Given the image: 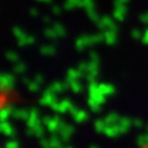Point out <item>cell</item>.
Returning <instances> with one entry per match:
<instances>
[{"label":"cell","instance_id":"cell-1","mask_svg":"<svg viewBox=\"0 0 148 148\" xmlns=\"http://www.w3.org/2000/svg\"><path fill=\"white\" fill-rule=\"evenodd\" d=\"M143 148H148V145H147V146H146V147H143Z\"/></svg>","mask_w":148,"mask_h":148}]
</instances>
